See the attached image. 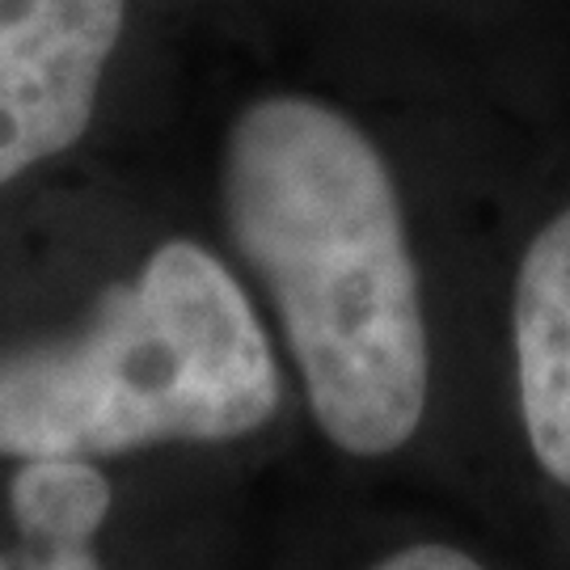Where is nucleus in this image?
<instances>
[{
  "label": "nucleus",
  "instance_id": "nucleus-1",
  "mask_svg": "<svg viewBox=\"0 0 570 570\" xmlns=\"http://www.w3.org/2000/svg\"><path fill=\"white\" fill-rule=\"evenodd\" d=\"M225 225L271 292L334 449L389 456L423 423L431 351L385 157L343 110L271 94L225 144Z\"/></svg>",
  "mask_w": 570,
  "mask_h": 570
},
{
  "label": "nucleus",
  "instance_id": "nucleus-2",
  "mask_svg": "<svg viewBox=\"0 0 570 570\" xmlns=\"http://www.w3.org/2000/svg\"><path fill=\"white\" fill-rule=\"evenodd\" d=\"M279 367L228 266L161 242L63 338L0 355V456H122L220 444L271 423Z\"/></svg>",
  "mask_w": 570,
  "mask_h": 570
},
{
  "label": "nucleus",
  "instance_id": "nucleus-3",
  "mask_svg": "<svg viewBox=\"0 0 570 570\" xmlns=\"http://www.w3.org/2000/svg\"><path fill=\"white\" fill-rule=\"evenodd\" d=\"M122 21L127 0H0V186L85 136Z\"/></svg>",
  "mask_w": 570,
  "mask_h": 570
},
{
  "label": "nucleus",
  "instance_id": "nucleus-4",
  "mask_svg": "<svg viewBox=\"0 0 570 570\" xmlns=\"http://www.w3.org/2000/svg\"><path fill=\"white\" fill-rule=\"evenodd\" d=\"M511 334L532 456L570 487V207L532 237L520 263Z\"/></svg>",
  "mask_w": 570,
  "mask_h": 570
},
{
  "label": "nucleus",
  "instance_id": "nucleus-5",
  "mask_svg": "<svg viewBox=\"0 0 570 570\" xmlns=\"http://www.w3.org/2000/svg\"><path fill=\"white\" fill-rule=\"evenodd\" d=\"M21 532L18 558H0V570H102L94 553V537H68V532Z\"/></svg>",
  "mask_w": 570,
  "mask_h": 570
},
{
  "label": "nucleus",
  "instance_id": "nucleus-6",
  "mask_svg": "<svg viewBox=\"0 0 570 570\" xmlns=\"http://www.w3.org/2000/svg\"><path fill=\"white\" fill-rule=\"evenodd\" d=\"M372 570H487V567H478L469 553L452 550V546H410V550L389 553L385 562Z\"/></svg>",
  "mask_w": 570,
  "mask_h": 570
}]
</instances>
